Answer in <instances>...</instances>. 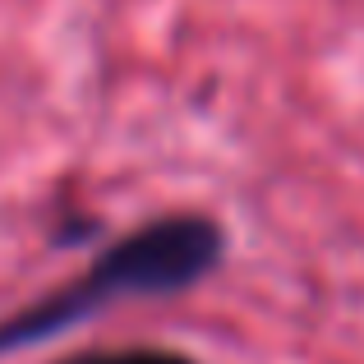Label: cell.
Here are the masks:
<instances>
[{
  "mask_svg": "<svg viewBox=\"0 0 364 364\" xmlns=\"http://www.w3.org/2000/svg\"><path fill=\"white\" fill-rule=\"evenodd\" d=\"M226 235L203 213H171L139 231L120 235L111 249H102L74 282L42 295L37 304H23L18 314L0 318V360L14 350L42 346V341L74 332L97 309L134 295H180L198 286L222 263Z\"/></svg>",
  "mask_w": 364,
  "mask_h": 364,
  "instance_id": "6da1fadb",
  "label": "cell"
},
{
  "mask_svg": "<svg viewBox=\"0 0 364 364\" xmlns=\"http://www.w3.org/2000/svg\"><path fill=\"white\" fill-rule=\"evenodd\" d=\"M70 364H194L176 350H111V355H79Z\"/></svg>",
  "mask_w": 364,
  "mask_h": 364,
  "instance_id": "7a4b0ae2",
  "label": "cell"
}]
</instances>
